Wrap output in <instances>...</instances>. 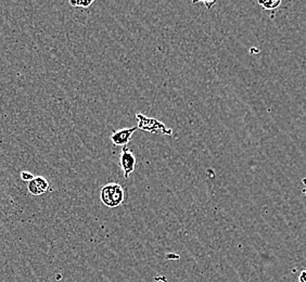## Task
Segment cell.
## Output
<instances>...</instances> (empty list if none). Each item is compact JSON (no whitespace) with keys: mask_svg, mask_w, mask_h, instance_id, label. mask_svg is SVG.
<instances>
[{"mask_svg":"<svg viewBox=\"0 0 306 282\" xmlns=\"http://www.w3.org/2000/svg\"><path fill=\"white\" fill-rule=\"evenodd\" d=\"M259 5L266 9V10H273V9L279 7L281 2L280 0H269V2H259Z\"/></svg>","mask_w":306,"mask_h":282,"instance_id":"cell-7","label":"cell"},{"mask_svg":"<svg viewBox=\"0 0 306 282\" xmlns=\"http://www.w3.org/2000/svg\"><path fill=\"white\" fill-rule=\"evenodd\" d=\"M193 4L194 5L195 4H203V5L206 6V8L209 10V9H212V7L216 4V0H213V2H206V0H202V2H194Z\"/></svg>","mask_w":306,"mask_h":282,"instance_id":"cell-9","label":"cell"},{"mask_svg":"<svg viewBox=\"0 0 306 282\" xmlns=\"http://www.w3.org/2000/svg\"><path fill=\"white\" fill-rule=\"evenodd\" d=\"M136 118L138 120V126L137 127L143 131H149L152 134H164V135H171L173 130L170 128H167L166 126L160 122L157 119H151L148 116L142 115L141 113H137Z\"/></svg>","mask_w":306,"mask_h":282,"instance_id":"cell-2","label":"cell"},{"mask_svg":"<svg viewBox=\"0 0 306 282\" xmlns=\"http://www.w3.org/2000/svg\"><path fill=\"white\" fill-rule=\"evenodd\" d=\"M299 282H306V269L302 270L299 276Z\"/></svg>","mask_w":306,"mask_h":282,"instance_id":"cell-10","label":"cell"},{"mask_svg":"<svg viewBox=\"0 0 306 282\" xmlns=\"http://www.w3.org/2000/svg\"><path fill=\"white\" fill-rule=\"evenodd\" d=\"M121 167L124 172V178H128L129 175L135 171L136 166V157L131 151L127 149V147H123L122 154H121Z\"/></svg>","mask_w":306,"mask_h":282,"instance_id":"cell-3","label":"cell"},{"mask_svg":"<svg viewBox=\"0 0 306 282\" xmlns=\"http://www.w3.org/2000/svg\"><path fill=\"white\" fill-rule=\"evenodd\" d=\"M69 4L72 7L87 9V8H89L93 4V0H75V2H74V0H70Z\"/></svg>","mask_w":306,"mask_h":282,"instance_id":"cell-6","label":"cell"},{"mask_svg":"<svg viewBox=\"0 0 306 282\" xmlns=\"http://www.w3.org/2000/svg\"><path fill=\"white\" fill-rule=\"evenodd\" d=\"M101 202L109 209L120 206L125 199V192L123 187L117 182H110L104 186L100 191Z\"/></svg>","mask_w":306,"mask_h":282,"instance_id":"cell-1","label":"cell"},{"mask_svg":"<svg viewBox=\"0 0 306 282\" xmlns=\"http://www.w3.org/2000/svg\"><path fill=\"white\" fill-rule=\"evenodd\" d=\"M137 129H138L137 126H133V127H130V128H123L120 130H116L111 135L110 139L114 144L118 145V147L119 145L120 147H127L128 142L131 139V136Z\"/></svg>","mask_w":306,"mask_h":282,"instance_id":"cell-4","label":"cell"},{"mask_svg":"<svg viewBox=\"0 0 306 282\" xmlns=\"http://www.w3.org/2000/svg\"><path fill=\"white\" fill-rule=\"evenodd\" d=\"M20 177H21V179L23 180V181H25V182H30V181H32L33 179H34V175L31 173V172H26V171H24V172H22L21 174H20Z\"/></svg>","mask_w":306,"mask_h":282,"instance_id":"cell-8","label":"cell"},{"mask_svg":"<svg viewBox=\"0 0 306 282\" xmlns=\"http://www.w3.org/2000/svg\"><path fill=\"white\" fill-rule=\"evenodd\" d=\"M27 190L33 196H42L49 190V182L43 176L34 177L32 181L27 183Z\"/></svg>","mask_w":306,"mask_h":282,"instance_id":"cell-5","label":"cell"}]
</instances>
